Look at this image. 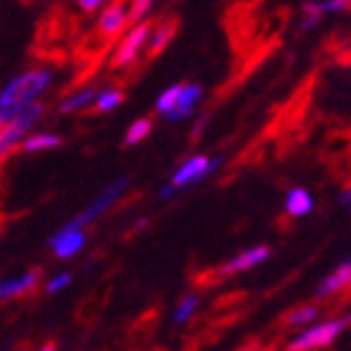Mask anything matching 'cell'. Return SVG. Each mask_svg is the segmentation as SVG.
<instances>
[{"instance_id": "4316f807", "label": "cell", "mask_w": 351, "mask_h": 351, "mask_svg": "<svg viewBox=\"0 0 351 351\" xmlns=\"http://www.w3.org/2000/svg\"><path fill=\"white\" fill-rule=\"evenodd\" d=\"M341 204H344V206H351V186L344 191V193H341Z\"/></svg>"}, {"instance_id": "44dd1931", "label": "cell", "mask_w": 351, "mask_h": 351, "mask_svg": "<svg viewBox=\"0 0 351 351\" xmlns=\"http://www.w3.org/2000/svg\"><path fill=\"white\" fill-rule=\"evenodd\" d=\"M316 316H319V306L316 304H304V306H296L293 311H289L284 322L289 326H308V324L316 322Z\"/></svg>"}, {"instance_id": "277c9868", "label": "cell", "mask_w": 351, "mask_h": 351, "mask_svg": "<svg viewBox=\"0 0 351 351\" xmlns=\"http://www.w3.org/2000/svg\"><path fill=\"white\" fill-rule=\"evenodd\" d=\"M128 186H131V178L128 176H121V178H116L113 183H108L106 189L98 193V196L90 201V204L83 208L78 216H73L71 221H66L63 226H68V228H88L93 221H98L103 216V213H108L113 206L123 198V193L128 191Z\"/></svg>"}, {"instance_id": "cb8c5ba5", "label": "cell", "mask_w": 351, "mask_h": 351, "mask_svg": "<svg viewBox=\"0 0 351 351\" xmlns=\"http://www.w3.org/2000/svg\"><path fill=\"white\" fill-rule=\"evenodd\" d=\"M108 3L110 0H75V8L86 15H93V13H98V10H103Z\"/></svg>"}, {"instance_id": "8992f818", "label": "cell", "mask_w": 351, "mask_h": 351, "mask_svg": "<svg viewBox=\"0 0 351 351\" xmlns=\"http://www.w3.org/2000/svg\"><path fill=\"white\" fill-rule=\"evenodd\" d=\"M221 158H208V156H191L189 161H183L178 169L171 176V186H173L178 193L186 189H193L201 181H206L213 171H219Z\"/></svg>"}, {"instance_id": "2e32d148", "label": "cell", "mask_w": 351, "mask_h": 351, "mask_svg": "<svg viewBox=\"0 0 351 351\" xmlns=\"http://www.w3.org/2000/svg\"><path fill=\"white\" fill-rule=\"evenodd\" d=\"M314 211V196L306 189H291L286 196V213L293 219H304Z\"/></svg>"}, {"instance_id": "7c38bea8", "label": "cell", "mask_w": 351, "mask_h": 351, "mask_svg": "<svg viewBox=\"0 0 351 351\" xmlns=\"http://www.w3.org/2000/svg\"><path fill=\"white\" fill-rule=\"evenodd\" d=\"M346 286H351V258L339 263L329 276H324L322 284L316 286V299H331L344 291Z\"/></svg>"}, {"instance_id": "5b68a950", "label": "cell", "mask_w": 351, "mask_h": 351, "mask_svg": "<svg viewBox=\"0 0 351 351\" xmlns=\"http://www.w3.org/2000/svg\"><path fill=\"white\" fill-rule=\"evenodd\" d=\"M151 25H154V23L143 21V23H136V25H131V28L125 30L123 36H121V40H118L116 51H113V58H110L113 68H131L133 63L146 53Z\"/></svg>"}, {"instance_id": "4fadbf2b", "label": "cell", "mask_w": 351, "mask_h": 351, "mask_svg": "<svg viewBox=\"0 0 351 351\" xmlns=\"http://www.w3.org/2000/svg\"><path fill=\"white\" fill-rule=\"evenodd\" d=\"M95 95H98V86L75 88V90H71V93L58 103V113L60 116H75V113H83V110L93 108Z\"/></svg>"}, {"instance_id": "603a6c76", "label": "cell", "mask_w": 351, "mask_h": 351, "mask_svg": "<svg viewBox=\"0 0 351 351\" xmlns=\"http://www.w3.org/2000/svg\"><path fill=\"white\" fill-rule=\"evenodd\" d=\"M71 284H73V274H71V271H58V274H53V276L45 281V293L56 296V293L66 291Z\"/></svg>"}, {"instance_id": "8fae6325", "label": "cell", "mask_w": 351, "mask_h": 351, "mask_svg": "<svg viewBox=\"0 0 351 351\" xmlns=\"http://www.w3.org/2000/svg\"><path fill=\"white\" fill-rule=\"evenodd\" d=\"M201 98H204V88H201V83H181L178 101H176L173 110L166 116V121H186V118H191L193 116V110L198 108Z\"/></svg>"}, {"instance_id": "9a60e30c", "label": "cell", "mask_w": 351, "mask_h": 351, "mask_svg": "<svg viewBox=\"0 0 351 351\" xmlns=\"http://www.w3.org/2000/svg\"><path fill=\"white\" fill-rule=\"evenodd\" d=\"M63 146V136L53 131H33L28 133L21 143L23 154H43V151H56Z\"/></svg>"}, {"instance_id": "484cf974", "label": "cell", "mask_w": 351, "mask_h": 351, "mask_svg": "<svg viewBox=\"0 0 351 351\" xmlns=\"http://www.w3.org/2000/svg\"><path fill=\"white\" fill-rule=\"evenodd\" d=\"M36 351H58V344H56V341H45V344H40Z\"/></svg>"}, {"instance_id": "7402d4cb", "label": "cell", "mask_w": 351, "mask_h": 351, "mask_svg": "<svg viewBox=\"0 0 351 351\" xmlns=\"http://www.w3.org/2000/svg\"><path fill=\"white\" fill-rule=\"evenodd\" d=\"M178 93H181V83H173V86H169L166 90H161V95L156 98V110H158L163 118L173 110L176 101H178Z\"/></svg>"}, {"instance_id": "e0dca14e", "label": "cell", "mask_w": 351, "mask_h": 351, "mask_svg": "<svg viewBox=\"0 0 351 351\" xmlns=\"http://www.w3.org/2000/svg\"><path fill=\"white\" fill-rule=\"evenodd\" d=\"M121 103H123V90L113 86H106V88H98L93 108L98 110V113H110V110H116Z\"/></svg>"}, {"instance_id": "ac0fdd59", "label": "cell", "mask_w": 351, "mask_h": 351, "mask_svg": "<svg viewBox=\"0 0 351 351\" xmlns=\"http://www.w3.org/2000/svg\"><path fill=\"white\" fill-rule=\"evenodd\" d=\"M351 8V0H306L301 10H314L319 13L322 18L326 15H339V13H346Z\"/></svg>"}, {"instance_id": "7a4b0ae2", "label": "cell", "mask_w": 351, "mask_h": 351, "mask_svg": "<svg viewBox=\"0 0 351 351\" xmlns=\"http://www.w3.org/2000/svg\"><path fill=\"white\" fill-rule=\"evenodd\" d=\"M351 326V314L339 316V319H326V322H314L304 326L301 334L286 344V351H319L326 349L329 344H334L339 339V334Z\"/></svg>"}, {"instance_id": "5bb4252c", "label": "cell", "mask_w": 351, "mask_h": 351, "mask_svg": "<svg viewBox=\"0 0 351 351\" xmlns=\"http://www.w3.org/2000/svg\"><path fill=\"white\" fill-rule=\"evenodd\" d=\"M176 30H178V23L176 21H161L151 25V33H148V43H146V53L154 58L161 51H166V45L173 40Z\"/></svg>"}, {"instance_id": "d4e9b609", "label": "cell", "mask_w": 351, "mask_h": 351, "mask_svg": "<svg viewBox=\"0 0 351 351\" xmlns=\"http://www.w3.org/2000/svg\"><path fill=\"white\" fill-rule=\"evenodd\" d=\"M206 123H208V116H201V121H198V123L193 125V136H196V138L201 136V131H204V125H206Z\"/></svg>"}, {"instance_id": "52a82bcc", "label": "cell", "mask_w": 351, "mask_h": 351, "mask_svg": "<svg viewBox=\"0 0 351 351\" xmlns=\"http://www.w3.org/2000/svg\"><path fill=\"white\" fill-rule=\"evenodd\" d=\"M128 28H131V23H128V0H110L103 10H98L95 30H98L101 38L110 40V38L123 36Z\"/></svg>"}, {"instance_id": "3957f363", "label": "cell", "mask_w": 351, "mask_h": 351, "mask_svg": "<svg viewBox=\"0 0 351 351\" xmlns=\"http://www.w3.org/2000/svg\"><path fill=\"white\" fill-rule=\"evenodd\" d=\"M43 118H45V103L38 101V103H33V106H28V108H23L10 123L0 128V163L5 161L15 148H21L23 138H25L28 133L36 131L38 123H40Z\"/></svg>"}, {"instance_id": "6da1fadb", "label": "cell", "mask_w": 351, "mask_h": 351, "mask_svg": "<svg viewBox=\"0 0 351 351\" xmlns=\"http://www.w3.org/2000/svg\"><path fill=\"white\" fill-rule=\"evenodd\" d=\"M56 83V71L48 66L28 68L15 73L0 88V128L13 121L23 108L38 103Z\"/></svg>"}, {"instance_id": "d6986e66", "label": "cell", "mask_w": 351, "mask_h": 351, "mask_svg": "<svg viewBox=\"0 0 351 351\" xmlns=\"http://www.w3.org/2000/svg\"><path fill=\"white\" fill-rule=\"evenodd\" d=\"M198 304H201V299H198V293H186L178 304H176V311H173V324L176 326H183V324L189 322L191 316H196L198 311Z\"/></svg>"}, {"instance_id": "ba28073f", "label": "cell", "mask_w": 351, "mask_h": 351, "mask_svg": "<svg viewBox=\"0 0 351 351\" xmlns=\"http://www.w3.org/2000/svg\"><path fill=\"white\" fill-rule=\"evenodd\" d=\"M88 234L86 228H68L60 226L56 234L48 239V249L53 251V256L60 258V261H68V258H75L86 249Z\"/></svg>"}, {"instance_id": "ffe728a7", "label": "cell", "mask_w": 351, "mask_h": 351, "mask_svg": "<svg viewBox=\"0 0 351 351\" xmlns=\"http://www.w3.org/2000/svg\"><path fill=\"white\" fill-rule=\"evenodd\" d=\"M151 131H154V121H151V118H138V121H133V123L128 125L123 143L125 146H138V143H143V141L151 136Z\"/></svg>"}, {"instance_id": "9c48e42d", "label": "cell", "mask_w": 351, "mask_h": 351, "mask_svg": "<svg viewBox=\"0 0 351 351\" xmlns=\"http://www.w3.org/2000/svg\"><path fill=\"white\" fill-rule=\"evenodd\" d=\"M271 258V249L269 246H251V249L241 251L239 256L228 258L226 263H221L219 266V276L221 278H228V276H236V274H243V271H251L266 263Z\"/></svg>"}, {"instance_id": "30bf717a", "label": "cell", "mask_w": 351, "mask_h": 351, "mask_svg": "<svg viewBox=\"0 0 351 351\" xmlns=\"http://www.w3.org/2000/svg\"><path fill=\"white\" fill-rule=\"evenodd\" d=\"M38 284H40V271L38 269H28L23 274H15V276L0 278V301L23 299L30 291H36Z\"/></svg>"}]
</instances>
